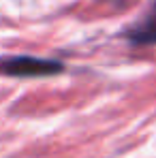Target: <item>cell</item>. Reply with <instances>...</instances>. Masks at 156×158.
<instances>
[{
    "mask_svg": "<svg viewBox=\"0 0 156 158\" xmlns=\"http://www.w3.org/2000/svg\"><path fill=\"white\" fill-rule=\"evenodd\" d=\"M130 39H133L135 43H143V45L156 43V11L137 28V30H133Z\"/></svg>",
    "mask_w": 156,
    "mask_h": 158,
    "instance_id": "obj_2",
    "label": "cell"
},
{
    "mask_svg": "<svg viewBox=\"0 0 156 158\" xmlns=\"http://www.w3.org/2000/svg\"><path fill=\"white\" fill-rule=\"evenodd\" d=\"M60 71H62L60 62L32 58V56H13V58L0 60V73L11 77H45Z\"/></svg>",
    "mask_w": 156,
    "mask_h": 158,
    "instance_id": "obj_1",
    "label": "cell"
}]
</instances>
